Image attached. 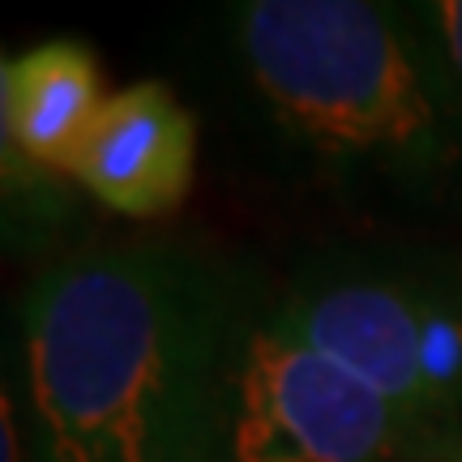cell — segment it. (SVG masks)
<instances>
[{
  "label": "cell",
  "instance_id": "6da1fadb",
  "mask_svg": "<svg viewBox=\"0 0 462 462\" xmlns=\"http://www.w3.org/2000/svg\"><path fill=\"white\" fill-rule=\"evenodd\" d=\"M231 291L189 253L51 265L22 309L39 462H206Z\"/></svg>",
  "mask_w": 462,
  "mask_h": 462
},
{
  "label": "cell",
  "instance_id": "7a4b0ae2",
  "mask_svg": "<svg viewBox=\"0 0 462 462\" xmlns=\"http://www.w3.org/2000/svg\"><path fill=\"white\" fill-rule=\"evenodd\" d=\"M236 51L287 146L334 184L424 198L462 163V95L424 17L364 0H253Z\"/></svg>",
  "mask_w": 462,
  "mask_h": 462
},
{
  "label": "cell",
  "instance_id": "3957f363",
  "mask_svg": "<svg viewBox=\"0 0 462 462\" xmlns=\"http://www.w3.org/2000/svg\"><path fill=\"white\" fill-rule=\"evenodd\" d=\"M270 309L462 454V248L326 257Z\"/></svg>",
  "mask_w": 462,
  "mask_h": 462
},
{
  "label": "cell",
  "instance_id": "277c9868",
  "mask_svg": "<svg viewBox=\"0 0 462 462\" xmlns=\"http://www.w3.org/2000/svg\"><path fill=\"white\" fill-rule=\"evenodd\" d=\"M206 462H462L274 309L231 321Z\"/></svg>",
  "mask_w": 462,
  "mask_h": 462
},
{
  "label": "cell",
  "instance_id": "5b68a950",
  "mask_svg": "<svg viewBox=\"0 0 462 462\" xmlns=\"http://www.w3.org/2000/svg\"><path fill=\"white\" fill-rule=\"evenodd\" d=\"M198 125L159 82L125 86L103 103L73 176L90 198L129 218L176 210L193 184Z\"/></svg>",
  "mask_w": 462,
  "mask_h": 462
},
{
  "label": "cell",
  "instance_id": "8992f818",
  "mask_svg": "<svg viewBox=\"0 0 462 462\" xmlns=\"http://www.w3.org/2000/svg\"><path fill=\"white\" fill-rule=\"evenodd\" d=\"M5 133L26 159L73 171L103 112L99 69L78 43H39L5 60Z\"/></svg>",
  "mask_w": 462,
  "mask_h": 462
},
{
  "label": "cell",
  "instance_id": "52a82bcc",
  "mask_svg": "<svg viewBox=\"0 0 462 462\" xmlns=\"http://www.w3.org/2000/svg\"><path fill=\"white\" fill-rule=\"evenodd\" d=\"M420 17L429 22L432 39H437V48L446 56L449 73H454V86H458V95H462V0H437L429 9H420Z\"/></svg>",
  "mask_w": 462,
  "mask_h": 462
}]
</instances>
